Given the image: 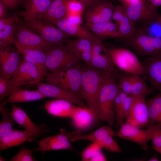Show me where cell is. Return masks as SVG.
Returning a JSON list of instances; mask_svg holds the SVG:
<instances>
[{"mask_svg":"<svg viewBox=\"0 0 161 161\" xmlns=\"http://www.w3.org/2000/svg\"><path fill=\"white\" fill-rule=\"evenodd\" d=\"M33 150L25 147L21 148L18 153L10 159V161H34L37 160L32 156Z\"/></svg>","mask_w":161,"mask_h":161,"instance_id":"40","label":"cell"},{"mask_svg":"<svg viewBox=\"0 0 161 161\" xmlns=\"http://www.w3.org/2000/svg\"><path fill=\"white\" fill-rule=\"evenodd\" d=\"M20 4L23 3L24 4L26 2V0H17Z\"/></svg>","mask_w":161,"mask_h":161,"instance_id":"55","label":"cell"},{"mask_svg":"<svg viewBox=\"0 0 161 161\" xmlns=\"http://www.w3.org/2000/svg\"><path fill=\"white\" fill-rule=\"evenodd\" d=\"M139 0H122V2L123 4H130Z\"/></svg>","mask_w":161,"mask_h":161,"instance_id":"51","label":"cell"},{"mask_svg":"<svg viewBox=\"0 0 161 161\" xmlns=\"http://www.w3.org/2000/svg\"><path fill=\"white\" fill-rule=\"evenodd\" d=\"M126 16V15L123 6L118 5L114 7L112 19L115 21L118 24Z\"/></svg>","mask_w":161,"mask_h":161,"instance_id":"44","label":"cell"},{"mask_svg":"<svg viewBox=\"0 0 161 161\" xmlns=\"http://www.w3.org/2000/svg\"><path fill=\"white\" fill-rule=\"evenodd\" d=\"M68 101L56 99L46 102L44 108L48 113L54 116L72 118L78 106Z\"/></svg>","mask_w":161,"mask_h":161,"instance_id":"23","label":"cell"},{"mask_svg":"<svg viewBox=\"0 0 161 161\" xmlns=\"http://www.w3.org/2000/svg\"><path fill=\"white\" fill-rule=\"evenodd\" d=\"M13 89L10 79L0 74V103H2L4 99L10 95Z\"/></svg>","mask_w":161,"mask_h":161,"instance_id":"36","label":"cell"},{"mask_svg":"<svg viewBox=\"0 0 161 161\" xmlns=\"http://www.w3.org/2000/svg\"><path fill=\"white\" fill-rule=\"evenodd\" d=\"M18 22H16L9 24L0 30V48L14 44V34Z\"/></svg>","mask_w":161,"mask_h":161,"instance_id":"34","label":"cell"},{"mask_svg":"<svg viewBox=\"0 0 161 161\" xmlns=\"http://www.w3.org/2000/svg\"><path fill=\"white\" fill-rule=\"evenodd\" d=\"M91 66L117 78L119 74L103 43L92 44Z\"/></svg>","mask_w":161,"mask_h":161,"instance_id":"12","label":"cell"},{"mask_svg":"<svg viewBox=\"0 0 161 161\" xmlns=\"http://www.w3.org/2000/svg\"><path fill=\"white\" fill-rule=\"evenodd\" d=\"M160 160L158 159L157 156L156 155H154L148 160V161H158Z\"/></svg>","mask_w":161,"mask_h":161,"instance_id":"52","label":"cell"},{"mask_svg":"<svg viewBox=\"0 0 161 161\" xmlns=\"http://www.w3.org/2000/svg\"><path fill=\"white\" fill-rule=\"evenodd\" d=\"M10 114L16 122L30 133L34 140L42 136L48 131L45 124H35L22 109L14 104H13Z\"/></svg>","mask_w":161,"mask_h":161,"instance_id":"19","label":"cell"},{"mask_svg":"<svg viewBox=\"0 0 161 161\" xmlns=\"http://www.w3.org/2000/svg\"><path fill=\"white\" fill-rule=\"evenodd\" d=\"M120 127L115 133L116 136L139 144L145 151L148 149L147 143L151 137V131L148 128L143 130L126 123Z\"/></svg>","mask_w":161,"mask_h":161,"instance_id":"17","label":"cell"},{"mask_svg":"<svg viewBox=\"0 0 161 161\" xmlns=\"http://www.w3.org/2000/svg\"><path fill=\"white\" fill-rule=\"evenodd\" d=\"M54 25L69 36L86 39L93 43H103V41L96 37L86 27L72 23L66 18L58 21Z\"/></svg>","mask_w":161,"mask_h":161,"instance_id":"20","label":"cell"},{"mask_svg":"<svg viewBox=\"0 0 161 161\" xmlns=\"http://www.w3.org/2000/svg\"><path fill=\"white\" fill-rule=\"evenodd\" d=\"M46 97L38 90L30 91L24 89L20 87L14 88L11 94L1 104L22 103L37 100Z\"/></svg>","mask_w":161,"mask_h":161,"instance_id":"28","label":"cell"},{"mask_svg":"<svg viewBox=\"0 0 161 161\" xmlns=\"http://www.w3.org/2000/svg\"><path fill=\"white\" fill-rule=\"evenodd\" d=\"M127 17L134 24L142 23L149 25L156 21L160 16L157 7L147 0H139L123 4Z\"/></svg>","mask_w":161,"mask_h":161,"instance_id":"9","label":"cell"},{"mask_svg":"<svg viewBox=\"0 0 161 161\" xmlns=\"http://www.w3.org/2000/svg\"><path fill=\"white\" fill-rule=\"evenodd\" d=\"M6 8L12 9L16 8L20 4L17 0H0Z\"/></svg>","mask_w":161,"mask_h":161,"instance_id":"46","label":"cell"},{"mask_svg":"<svg viewBox=\"0 0 161 161\" xmlns=\"http://www.w3.org/2000/svg\"><path fill=\"white\" fill-rule=\"evenodd\" d=\"M52 0H28L25 4L26 10L20 13L24 20L42 19Z\"/></svg>","mask_w":161,"mask_h":161,"instance_id":"26","label":"cell"},{"mask_svg":"<svg viewBox=\"0 0 161 161\" xmlns=\"http://www.w3.org/2000/svg\"><path fill=\"white\" fill-rule=\"evenodd\" d=\"M131 104L126 118V123L141 128L148 126V116L145 95L132 96Z\"/></svg>","mask_w":161,"mask_h":161,"instance_id":"11","label":"cell"},{"mask_svg":"<svg viewBox=\"0 0 161 161\" xmlns=\"http://www.w3.org/2000/svg\"><path fill=\"white\" fill-rule=\"evenodd\" d=\"M37 85V90L46 97L65 100L78 106L88 108L81 96L75 95L59 87L48 83L40 82Z\"/></svg>","mask_w":161,"mask_h":161,"instance_id":"16","label":"cell"},{"mask_svg":"<svg viewBox=\"0 0 161 161\" xmlns=\"http://www.w3.org/2000/svg\"><path fill=\"white\" fill-rule=\"evenodd\" d=\"M6 8L3 4L0 1V18H4L5 16Z\"/></svg>","mask_w":161,"mask_h":161,"instance_id":"49","label":"cell"},{"mask_svg":"<svg viewBox=\"0 0 161 161\" xmlns=\"http://www.w3.org/2000/svg\"><path fill=\"white\" fill-rule=\"evenodd\" d=\"M69 1L52 0L47 12L42 19L54 24L58 21L66 18L67 15V6Z\"/></svg>","mask_w":161,"mask_h":161,"instance_id":"29","label":"cell"},{"mask_svg":"<svg viewBox=\"0 0 161 161\" xmlns=\"http://www.w3.org/2000/svg\"><path fill=\"white\" fill-rule=\"evenodd\" d=\"M102 147L98 144L92 143L83 151L81 154L82 160L89 161L101 152Z\"/></svg>","mask_w":161,"mask_h":161,"instance_id":"38","label":"cell"},{"mask_svg":"<svg viewBox=\"0 0 161 161\" xmlns=\"http://www.w3.org/2000/svg\"><path fill=\"white\" fill-rule=\"evenodd\" d=\"M117 78L118 80L117 84L119 89L128 95H131L132 84L130 74L119 73Z\"/></svg>","mask_w":161,"mask_h":161,"instance_id":"37","label":"cell"},{"mask_svg":"<svg viewBox=\"0 0 161 161\" xmlns=\"http://www.w3.org/2000/svg\"><path fill=\"white\" fill-rule=\"evenodd\" d=\"M115 133L111 126H103L87 134H83L80 130L67 132L71 142L79 140H85L99 144L107 151L119 153L120 148L113 138Z\"/></svg>","mask_w":161,"mask_h":161,"instance_id":"5","label":"cell"},{"mask_svg":"<svg viewBox=\"0 0 161 161\" xmlns=\"http://www.w3.org/2000/svg\"><path fill=\"white\" fill-rule=\"evenodd\" d=\"M121 2H122V1H121Z\"/></svg>","mask_w":161,"mask_h":161,"instance_id":"60","label":"cell"},{"mask_svg":"<svg viewBox=\"0 0 161 161\" xmlns=\"http://www.w3.org/2000/svg\"><path fill=\"white\" fill-rule=\"evenodd\" d=\"M84 6L85 10L99 0H78Z\"/></svg>","mask_w":161,"mask_h":161,"instance_id":"47","label":"cell"},{"mask_svg":"<svg viewBox=\"0 0 161 161\" xmlns=\"http://www.w3.org/2000/svg\"><path fill=\"white\" fill-rule=\"evenodd\" d=\"M0 112L2 115V119L0 123V137L6 135L13 131L12 127L15 122L10 114L8 110L4 105L0 103Z\"/></svg>","mask_w":161,"mask_h":161,"instance_id":"33","label":"cell"},{"mask_svg":"<svg viewBox=\"0 0 161 161\" xmlns=\"http://www.w3.org/2000/svg\"><path fill=\"white\" fill-rule=\"evenodd\" d=\"M75 125L77 127L84 129L89 126L95 121L89 109L78 106L72 118Z\"/></svg>","mask_w":161,"mask_h":161,"instance_id":"31","label":"cell"},{"mask_svg":"<svg viewBox=\"0 0 161 161\" xmlns=\"http://www.w3.org/2000/svg\"><path fill=\"white\" fill-rule=\"evenodd\" d=\"M11 45L0 48V74L9 79L16 72L21 61L19 52Z\"/></svg>","mask_w":161,"mask_h":161,"instance_id":"15","label":"cell"},{"mask_svg":"<svg viewBox=\"0 0 161 161\" xmlns=\"http://www.w3.org/2000/svg\"><path fill=\"white\" fill-rule=\"evenodd\" d=\"M148 126L161 124V93L159 92L147 101Z\"/></svg>","mask_w":161,"mask_h":161,"instance_id":"30","label":"cell"},{"mask_svg":"<svg viewBox=\"0 0 161 161\" xmlns=\"http://www.w3.org/2000/svg\"><path fill=\"white\" fill-rule=\"evenodd\" d=\"M82 67L79 64L60 69L47 73L43 80L73 94L81 96Z\"/></svg>","mask_w":161,"mask_h":161,"instance_id":"3","label":"cell"},{"mask_svg":"<svg viewBox=\"0 0 161 161\" xmlns=\"http://www.w3.org/2000/svg\"><path fill=\"white\" fill-rule=\"evenodd\" d=\"M156 22L161 27V15H160Z\"/></svg>","mask_w":161,"mask_h":161,"instance_id":"53","label":"cell"},{"mask_svg":"<svg viewBox=\"0 0 161 161\" xmlns=\"http://www.w3.org/2000/svg\"><path fill=\"white\" fill-rule=\"evenodd\" d=\"M23 57V59L36 66L39 73L41 82L43 80L47 73L46 65V54L41 49H27L16 47Z\"/></svg>","mask_w":161,"mask_h":161,"instance_id":"21","label":"cell"},{"mask_svg":"<svg viewBox=\"0 0 161 161\" xmlns=\"http://www.w3.org/2000/svg\"><path fill=\"white\" fill-rule=\"evenodd\" d=\"M28 0H26V2H27V1Z\"/></svg>","mask_w":161,"mask_h":161,"instance_id":"59","label":"cell"},{"mask_svg":"<svg viewBox=\"0 0 161 161\" xmlns=\"http://www.w3.org/2000/svg\"><path fill=\"white\" fill-rule=\"evenodd\" d=\"M118 38L139 55L148 57L161 54V37H151L143 30H136L129 37Z\"/></svg>","mask_w":161,"mask_h":161,"instance_id":"4","label":"cell"},{"mask_svg":"<svg viewBox=\"0 0 161 161\" xmlns=\"http://www.w3.org/2000/svg\"><path fill=\"white\" fill-rule=\"evenodd\" d=\"M130 75L132 84L131 95L146 96L156 90L148 86L145 81L140 77V75L133 74H130Z\"/></svg>","mask_w":161,"mask_h":161,"instance_id":"32","label":"cell"},{"mask_svg":"<svg viewBox=\"0 0 161 161\" xmlns=\"http://www.w3.org/2000/svg\"><path fill=\"white\" fill-rule=\"evenodd\" d=\"M67 132L65 129L62 128L60 129L59 133L57 134L36 141L38 145L34 150L44 154L50 151L73 150L71 142Z\"/></svg>","mask_w":161,"mask_h":161,"instance_id":"18","label":"cell"},{"mask_svg":"<svg viewBox=\"0 0 161 161\" xmlns=\"http://www.w3.org/2000/svg\"><path fill=\"white\" fill-rule=\"evenodd\" d=\"M82 67L81 96L91 112L95 121L98 120V104L100 90L106 74L103 71L86 64Z\"/></svg>","mask_w":161,"mask_h":161,"instance_id":"1","label":"cell"},{"mask_svg":"<svg viewBox=\"0 0 161 161\" xmlns=\"http://www.w3.org/2000/svg\"><path fill=\"white\" fill-rule=\"evenodd\" d=\"M6 159H5L4 158L2 157L1 156H0V161H5Z\"/></svg>","mask_w":161,"mask_h":161,"instance_id":"56","label":"cell"},{"mask_svg":"<svg viewBox=\"0 0 161 161\" xmlns=\"http://www.w3.org/2000/svg\"><path fill=\"white\" fill-rule=\"evenodd\" d=\"M119 0V1H122V0Z\"/></svg>","mask_w":161,"mask_h":161,"instance_id":"58","label":"cell"},{"mask_svg":"<svg viewBox=\"0 0 161 161\" xmlns=\"http://www.w3.org/2000/svg\"><path fill=\"white\" fill-rule=\"evenodd\" d=\"M153 6L157 7L161 6V0H147Z\"/></svg>","mask_w":161,"mask_h":161,"instance_id":"50","label":"cell"},{"mask_svg":"<svg viewBox=\"0 0 161 161\" xmlns=\"http://www.w3.org/2000/svg\"><path fill=\"white\" fill-rule=\"evenodd\" d=\"M132 100V96L129 95L125 100L120 113L118 117L116 120L117 127H120L124 123V120L129 110Z\"/></svg>","mask_w":161,"mask_h":161,"instance_id":"42","label":"cell"},{"mask_svg":"<svg viewBox=\"0 0 161 161\" xmlns=\"http://www.w3.org/2000/svg\"><path fill=\"white\" fill-rule=\"evenodd\" d=\"M81 16V14L68 13L66 19L72 23L80 25L82 23Z\"/></svg>","mask_w":161,"mask_h":161,"instance_id":"45","label":"cell"},{"mask_svg":"<svg viewBox=\"0 0 161 161\" xmlns=\"http://www.w3.org/2000/svg\"><path fill=\"white\" fill-rule=\"evenodd\" d=\"M117 24L118 28L119 38L129 37L135 32L134 24L127 15Z\"/></svg>","mask_w":161,"mask_h":161,"instance_id":"35","label":"cell"},{"mask_svg":"<svg viewBox=\"0 0 161 161\" xmlns=\"http://www.w3.org/2000/svg\"><path fill=\"white\" fill-rule=\"evenodd\" d=\"M34 141L29 131L14 129L4 136L0 137V150L19 145L26 141L31 143Z\"/></svg>","mask_w":161,"mask_h":161,"instance_id":"27","label":"cell"},{"mask_svg":"<svg viewBox=\"0 0 161 161\" xmlns=\"http://www.w3.org/2000/svg\"><path fill=\"white\" fill-rule=\"evenodd\" d=\"M117 78L106 74L100 92L98 104V120L106 122L110 126L115 120L114 102L119 91Z\"/></svg>","mask_w":161,"mask_h":161,"instance_id":"2","label":"cell"},{"mask_svg":"<svg viewBox=\"0 0 161 161\" xmlns=\"http://www.w3.org/2000/svg\"><path fill=\"white\" fill-rule=\"evenodd\" d=\"M93 43L83 38L67 40L64 43L65 46L86 64L91 66L92 48Z\"/></svg>","mask_w":161,"mask_h":161,"instance_id":"22","label":"cell"},{"mask_svg":"<svg viewBox=\"0 0 161 161\" xmlns=\"http://www.w3.org/2000/svg\"><path fill=\"white\" fill-rule=\"evenodd\" d=\"M129 95L120 89L115 97L114 102L115 120L119 117L124 102Z\"/></svg>","mask_w":161,"mask_h":161,"instance_id":"41","label":"cell"},{"mask_svg":"<svg viewBox=\"0 0 161 161\" xmlns=\"http://www.w3.org/2000/svg\"><path fill=\"white\" fill-rule=\"evenodd\" d=\"M68 13L82 15L85 10L83 5L78 0H69L67 6Z\"/></svg>","mask_w":161,"mask_h":161,"instance_id":"43","label":"cell"},{"mask_svg":"<svg viewBox=\"0 0 161 161\" xmlns=\"http://www.w3.org/2000/svg\"><path fill=\"white\" fill-rule=\"evenodd\" d=\"M157 90H159V92L161 93V87L159 88Z\"/></svg>","mask_w":161,"mask_h":161,"instance_id":"57","label":"cell"},{"mask_svg":"<svg viewBox=\"0 0 161 161\" xmlns=\"http://www.w3.org/2000/svg\"><path fill=\"white\" fill-rule=\"evenodd\" d=\"M153 149L159 152L161 155V147H159L153 148Z\"/></svg>","mask_w":161,"mask_h":161,"instance_id":"54","label":"cell"},{"mask_svg":"<svg viewBox=\"0 0 161 161\" xmlns=\"http://www.w3.org/2000/svg\"><path fill=\"white\" fill-rule=\"evenodd\" d=\"M114 7L109 1L99 0L85 9L86 23H94L111 21Z\"/></svg>","mask_w":161,"mask_h":161,"instance_id":"14","label":"cell"},{"mask_svg":"<svg viewBox=\"0 0 161 161\" xmlns=\"http://www.w3.org/2000/svg\"><path fill=\"white\" fill-rule=\"evenodd\" d=\"M109 55L114 64L125 73L139 75H146L144 67L137 56L124 48H107Z\"/></svg>","mask_w":161,"mask_h":161,"instance_id":"6","label":"cell"},{"mask_svg":"<svg viewBox=\"0 0 161 161\" xmlns=\"http://www.w3.org/2000/svg\"><path fill=\"white\" fill-rule=\"evenodd\" d=\"M22 24L31 30L38 32L39 35L51 46L64 44L69 36L56 26L44 20L28 19L24 21Z\"/></svg>","mask_w":161,"mask_h":161,"instance_id":"8","label":"cell"},{"mask_svg":"<svg viewBox=\"0 0 161 161\" xmlns=\"http://www.w3.org/2000/svg\"><path fill=\"white\" fill-rule=\"evenodd\" d=\"M10 80L14 88L25 85L37 84L41 82L36 66L24 59L21 60L16 72Z\"/></svg>","mask_w":161,"mask_h":161,"instance_id":"13","label":"cell"},{"mask_svg":"<svg viewBox=\"0 0 161 161\" xmlns=\"http://www.w3.org/2000/svg\"><path fill=\"white\" fill-rule=\"evenodd\" d=\"M152 87H161V54L148 57L142 63Z\"/></svg>","mask_w":161,"mask_h":161,"instance_id":"24","label":"cell"},{"mask_svg":"<svg viewBox=\"0 0 161 161\" xmlns=\"http://www.w3.org/2000/svg\"><path fill=\"white\" fill-rule=\"evenodd\" d=\"M107 159L102 152H101L94 157L91 161H106Z\"/></svg>","mask_w":161,"mask_h":161,"instance_id":"48","label":"cell"},{"mask_svg":"<svg viewBox=\"0 0 161 161\" xmlns=\"http://www.w3.org/2000/svg\"><path fill=\"white\" fill-rule=\"evenodd\" d=\"M18 23L14 36V45L16 47L40 49L45 51L52 46L48 43L40 35L23 24H18Z\"/></svg>","mask_w":161,"mask_h":161,"instance_id":"10","label":"cell"},{"mask_svg":"<svg viewBox=\"0 0 161 161\" xmlns=\"http://www.w3.org/2000/svg\"><path fill=\"white\" fill-rule=\"evenodd\" d=\"M85 27L102 41L108 38H119L118 25L111 21L94 23H86Z\"/></svg>","mask_w":161,"mask_h":161,"instance_id":"25","label":"cell"},{"mask_svg":"<svg viewBox=\"0 0 161 161\" xmlns=\"http://www.w3.org/2000/svg\"><path fill=\"white\" fill-rule=\"evenodd\" d=\"M44 51L46 66L51 72L79 64L81 60L64 44L52 46Z\"/></svg>","mask_w":161,"mask_h":161,"instance_id":"7","label":"cell"},{"mask_svg":"<svg viewBox=\"0 0 161 161\" xmlns=\"http://www.w3.org/2000/svg\"><path fill=\"white\" fill-rule=\"evenodd\" d=\"M150 131L153 148L161 147V124H156L147 127Z\"/></svg>","mask_w":161,"mask_h":161,"instance_id":"39","label":"cell"}]
</instances>
